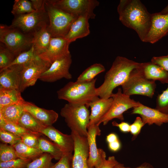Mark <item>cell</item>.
I'll use <instances>...</instances> for the list:
<instances>
[{
	"label": "cell",
	"instance_id": "d4e9b609",
	"mask_svg": "<svg viewBox=\"0 0 168 168\" xmlns=\"http://www.w3.org/2000/svg\"><path fill=\"white\" fill-rule=\"evenodd\" d=\"M21 93L16 89H0V109L12 105H23L26 101Z\"/></svg>",
	"mask_w": 168,
	"mask_h": 168
},
{
	"label": "cell",
	"instance_id": "e575fe53",
	"mask_svg": "<svg viewBox=\"0 0 168 168\" xmlns=\"http://www.w3.org/2000/svg\"><path fill=\"white\" fill-rule=\"evenodd\" d=\"M37 56L34 52V49L32 45L29 49L21 52L16 56L9 67L16 65H24Z\"/></svg>",
	"mask_w": 168,
	"mask_h": 168
},
{
	"label": "cell",
	"instance_id": "7dc6e473",
	"mask_svg": "<svg viewBox=\"0 0 168 168\" xmlns=\"http://www.w3.org/2000/svg\"><path fill=\"white\" fill-rule=\"evenodd\" d=\"M108 144L109 149L111 152H115L119 151L121 147V144L119 139Z\"/></svg>",
	"mask_w": 168,
	"mask_h": 168
},
{
	"label": "cell",
	"instance_id": "8d00e7d4",
	"mask_svg": "<svg viewBox=\"0 0 168 168\" xmlns=\"http://www.w3.org/2000/svg\"><path fill=\"white\" fill-rule=\"evenodd\" d=\"M42 135L40 133L30 132L22 136L21 140L24 144L29 147L39 148V139Z\"/></svg>",
	"mask_w": 168,
	"mask_h": 168
},
{
	"label": "cell",
	"instance_id": "ac0fdd59",
	"mask_svg": "<svg viewBox=\"0 0 168 168\" xmlns=\"http://www.w3.org/2000/svg\"><path fill=\"white\" fill-rule=\"evenodd\" d=\"M23 65H13L0 71V89L19 90Z\"/></svg>",
	"mask_w": 168,
	"mask_h": 168
},
{
	"label": "cell",
	"instance_id": "30bf717a",
	"mask_svg": "<svg viewBox=\"0 0 168 168\" xmlns=\"http://www.w3.org/2000/svg\"><path fill=\"white\" fill-rule=\"evenodd\" d=\"M45 22L49 23V19L45 8L30 13L15 16L10 26L20 30L25 34L33 36L35 31Z\"/></svg>",
	"mask_w": 168,
	"mask_h": 168
},
{
	"label": "cell",
	"instance_id": "f6af8a7d",
	"mask_svg": "<svg viewBox=\"0 0 168 168\" xmlns=\"http://www.w3.org/2000/svg\"><path fill=\"white\" fill-rule=\"evenodd\" d=\"M112 124L113 126L118 127L122 132L127 133L130 132V124L128 122H122L118 123L115 121H114Z\"/></svg>",
	"mask_w": 168,
	"mask_h": 168
},
{
	"label": "cell",
	"instance_id": "4dcf8cb0",
	"mask_svg": "<svg viewBox=\"0 0 168 168\" xmlns=\"http://www.w3.org/2000/svg\"><path fill=\"white\" fill-rule=\"evenodd\" d=\"M30 1L28 0H15L13 6L11 13L14 16L30 13L35 11Z\"/></svg>",
	"mask_w": 168,
	"mask_h": 168
},
{
	"label": "cell",
	"instance_id": "7bdbcfd3",
	"mask_svg": "<svg viewBox=\"0 0 168 168\" xmlns=\"http://www.w3.org/2000/svg\"><path fill=\"white\" fill-rule=\"evenodd\" d=\"M151 62L158 65L168 72V55L153 57L151 59Z\"/></svg>",
	"mask_w": 168,
	"mask_h": 168
},
{
	"label": "cell",
	"instance_id": "e0dca14e",
	"mask_svg": "<svg viewBox=\"0 0 168 168\" xmlns=\"http://www.w3.org/2000/svg\"><path fill=\"white\" fill-rule=\"evenodd\" d=\"M56 144L64 154L72 153L74 142L71 134H63L52 126L46 127L40 132Z\"/></svg>",
	"mask_w": 168,
	"mask_h": 168
},
{
	"label": "cell",
	"instance_id": "f35d334b",
	"mask_svg": "<svg viewBox=\"0 0 168 168\" xmlns=\"http://www.w3.org/2000/svg\"><path fill=\"white\" fill-rule=\"evenodd\" d=\"M30 161L18 158L7 161L0 162V168H25Z\"/></svg>",
	"mask_w": 168,
	"mask_h": 168
},
{
	"label": "cell",
	"instance_id": "f1b7e54d",
	"mask_svg": "<svg viewBox=\"0 0 168 168\" xmlns=\"http://www.w3.org/2000/svg\"><path fill=\"white\" fill-rule=\"evenodd\" d=\"M39 148L43 153L50 154L53 158L57 160H59L64 154L53 142L40 137L39 139Z\"/></svg>",
	"mask_w": 168,
	"mask_h": 168
},
{
	"label": "cell",
	"instance_id": "ab89813d",
	"mask_svg": "<svg viewBox=\"0 0 168 168\" xmlns=\"http://www.w3.org/2000/svg\"><path fill=\"white\" fill-rule=\"evenodd\" d=\"M0 139L3 143L8 144L13 146L21 140V137L1 128Z\"/></svg>",
	"mask_w": 168,
	"mask_h": 168
},
{
	"label": "cell",
	"instance_id": "d590c367",
	"mask_svg": "<svg viewBox=\"0 0 168 168\" xmlns=\"http://www.w3.org/2000/svg\"><path fill=\"white\" fill-rule=\"evenodd\" d=\"M156 102L155 108L168 115V86L165 90L158 95Z\"/></svg>",
	"mask_w": 168,
	"mask_h": 168
},
{
	"label": "cell",
	"instance_id": "3957f363",
	"mask_svg": "<svg viewBox=\"0 0 168 168\" xmlns=\"http://www.w3.org/2000/svg\"><path fill=\"white\" fill-rule=\"evenodd\" d=\"M96 80L94 78L89 82H69L57 91L58 98L70 103L85 105L88 108L91 103L99 98L95 87Z\"/></svg>",
	"mask_w": 168,
	"mask_h": 168
},
{
	"label": "cell",
	"instance_id": "44dd1931",
	"mask_svg": "<svg viewBox=\"0 0 168 168\" xmlns=\"http://www.w3.org/2000/svg\"><path fill=\"white\" fill-rule=\"evenodd\" d=\"M87 16L77 18L72 23L69 30L64 37L69 43L78 39L86 37L90 33L89 20Z\"/></svg>",
	"mask_w": 168,
	"mask_h": 168
},
{
	"label": "cell",
	"instance_id": "7a4b0ae2",
	"mask_svg": "<svg viewBox=\"0 0 168 168\" xmlns=\"http://www.w3.org/2000/svg\"><path fill=\"white\" fill-rule=\"evenodd\" d=\"M141 63L118 56L113 62L110 69L106 72L102 84L96 88L97 95L100 98L111 97L113 90L126 81L134 69L138 68Z\"/></svg>",
	"mask_w": 168,
	"mask_h": 168
},
{
	"label": "cell",
	"instance_id": "52a82bcc",
	"mask_svg": "<svg viewBox=\"0 0 168 168\" xmlns=\"http://www.w3.org/2000/svg\"><path fill=\"white\" fill-rule=\"evenodd\" d=\"M140 66L132 71L127 80L121 86L123 92L130 96L138 95L152 98L154 94L156 84L155 81L149 80L144 77Z\"/></svg>",
	"mask_w": 168,
	"mask_h": 168
},
{
	"label": "cell",
	"instance_id": "8fae6325",
	"mask_svg": "<svg viewBox=\"0 0 168 168\" xmlns=\"http://www.w3.org/2000/svg\"><path fill=\"white\" fill-rule=\"evenodd\" d=\"M49 63L38 56L23 65L21 72V82L19 91L23 92L27 87L34 85L42 74L50 66Z\"/></svg>",
	"mask_w": 168,
	"mask_h": 168
},
{
	"label": "cell",
	"instance_id": "681fc988",
	"mask_svg": "<svg viewBox=\"0 0 168 168\" xmlns=\"http://www.w3.org/2000/svg\"><path fill=\"white\" fill-rule=\"evenodd\" d=\"M117 135L114 133L109 134L106 137V140L108 143L115 141L119 139Z\"/></svg>",
	"mask_w": 168,
	"mask_h": 168
},
{
	"label": "cell",
	"instance_id": "cb8c5ba5",
	"mask_svg": "<svg viewBox=\"0 0 168 168\" xmlns=\"http://www.w3.org/2000/svg\"><path fill=\"white\" fill-rule=\"evenodd\" d=\"M140 68L147 79L162 83L168 84V72L157 65L151 62L141 63Z\"/></svg>",
	"mask_w": 168,
	"mask_h": 168
},
{
	"label": "cell",
	"instance_id": "74e56055",
	"mask_svg": "<svg viewBox=\"0 0 168 168\" xmlns=\"http://www.w3.org/2000/svg\"><path fill=\"white\" fill-rule=\"evenodd\" d=\"M0 128L11 132L21 137L26 134L32 132L26 130L18 124L6 120L5 123L0 126Z\"/></svg>",
	"mask_w": 168,
	"mask_h": 168
},
{
	"label": "cell",
	"instance_id": "f907efd6",
	"mask_svg": "<svg viewBox=\"0 0 168 168\" xmlns=\"http://www.w3.org/2000/svg\"><path fill=\"white\" fill-rule=\"evenodd\" d=\"M160 13L161 14H168V4L167 6L164 8Z\"/></svg>",
	"mask_w": 168,
	"mask_h": 168
},
{
	"label": "cell",
	"instance_id": "7c38bea8",
	"mask_svg": "<svg viewBox=\"0 0 168 168\" xmlns=\"http://www.w3.org/2000/svg\"><path fill=\"white\" fill-rule=\"evenodd\" d=\"M72 63L71 54L55 60L43 72L39 79L46 82H54L63 78L71 79L72 76L69 69Z\"/></svg>",
	"mask_w": 168,
	"mask_h": 168
},
{
	"label": "cell",
	"instance_id": "83f0119b",
	"mask_svg": "<svg viewBox=\"0 0 168 168\" xmlns=\"http://www.w3.org/2000/svg\"><path fill=\"white\" fill-rule=\"evenodd\" d=\"M18 158L33 160L39 157L43 153L39 148L29 147L20 140L13 146Z\"/></svg>",
	"mask_w": 168,
	"mask_h": 168
},
{
	"label": "cell",
	"instance_id": "277c9868",
	"mask_svg": "<svg viewBox=\"0 0 168 168\" xmlns=\"http://www.w3.org/2000/svg\"><path fill=\"white\" fill-rule=\"evenodd\" d=\"M88 108L85 105L68 103L61 109L60 112L71 131H75L81 136L86 137L90 114Z\"/></svg>",
	"mask_w": 168,
	"mask_h": 168
},
{
	"label": "cell",
	"instance_id": "ffe728a7",
	"mask_svg": "<svg viewBox=\"0 0 168 168\" xmlns=\"http://www.w3.org/2000/svg\"><path fill=\"white\" fill-rule=\"evenodd\" d=\"M23 105L25 110L29 112L45 127L52 126L58 119V114L53 110L41 108L34 104L26 101Z\"/></svg>",
	"mask_w": 168,
	"mask_h": 168
},
{
	"label": "cell",
	"instance_id": "836d02e7",
	"mask_svg": "<svg viewBox=\"0 0 168 168\" xmlns=\"http://www.w3.org/2000/svg\"><path fill=\"white\" fill-rule=\"evenodd\" d=\"M18 158L13 147L7 144H0V162L9 161Z\"/></svg>",
	"mask_w": 168,
	"mask_h": 168
},
{
	"label": "cell",
	"instance_id": "5b68a950",
	"mask_svg": "<svg viewBox=\"0 0 168 168\" xmlns=\"http://www.w3.org/2000/svg\"><path fill=\"white\" fill-rule=\"evenodd\" d=\"M33 36L10 26L0 25V41L16 56L31 48Z\"/></svg>",
	"mask_w": 168,
	"mask_h": 168
},
{
	"label": "cell",
	"instance_id": "7402d4cb",
	"mask_svg": "<svg viewBox=\"0 0 168 168\" xmlns=\"http://www.w3.org/2000/svg\"><path fill=\"white\" fill-rule=\"evenodd\" d=\"M48 23L45 22L39 27L33 35L32 46L35 55L38 56L46 50L51 37L47 29Z\"/></svg>",
	"mask_w": 168,
	"mask_h": 168
},
{
	"label": "cell",
	"instance_id": "d6986e66",
	"mask_svg": "<svg viewBox=\"0 0 168 168\" xmlns=\"http://www.w3.org/2000/svg\"><path fill=\"white\" fill-rule=\"evenodd\" d=\"M132 114L140 115L144 125H149L154 124L160 126L168 123V115L158 110L151 108L142 104L138 107L133 108Z\"/></svg>",
	"mask_w": 168,
	"mask_h": 168
},
{
	"label": "cell",
	"instance_id": "f546056e",
	"mask_svg": "<svg viewBox=\"0 0 168 168\" xmlns=\"http://www.w3.org/2000/svg\"><path fill=\"white\" fill-rule=\"evenodd\" d=\"M105 70V67L101 64L94 63L84 71L77 77L76 82H90L97 75Z\"/></svg>",
	"mask_w": 168,
	"mask_h": 168
},
{
	"label": "cell",
	"instance_id": "4316f807",
	"mask_svg": "<svg viewBox=\"0 0 168 168\" xmlns=\"http://www.w3.org/2000/svg\"><path fill=\"white\" fill-rule=\"evenodd\" d=\"M18 125L26 130L33 133H40L46 127L25 110L19 120Z\"/></svg>",
	"mask_w": 168,
	"mask_h": 168
},
{
	"label": "cell",
	"instance_id": "5bb4252c",
	"mask_svg": "<svg viewBox=\"0 0 168 168\" xmlns=\"http://www.w3.org/2000/svg\"><path fill=\"white\" fill-rule=\"evenodd\" d=\"M74 142L72 168H90L87 163L89 146L87 137L81 136L75 131H71Z\"/></svg>",
	"mask_w": 168,
	"mask_h": 168
},
{
	"label": "cell",
	"instance_id": "bcb514c9",
	"mask_svg": "<svg viewBox=\"0 0 168 168\" xmlns=\"http://www.w3.org/2000/svg\"><path fill=\"white\" fill-rule=\"evenodd\" d=\"M30 1L35 11L41 10L45 8V0H31Z\"/></svg>",
	"mask_w": 168,
	"mask_h": 168
},
{
	"label": "cell",
	"instance_id": "8992f818",
	"mask_svg": "<svg viewBox=\"0 0 168 168\" xmlns=\"http://www.w3.org/2000/svg\"><path fill=\"white\" fill-rule=\"evenodd\" d=\"M45 7L49 19L47 29L53 37H64L73 21L78 17L56 7L45 1Z\"/></svg>",
	"mask_w": 168,
	"mask_h": 168
},
{
	"label": "cell",
	"instance_id": "9c48e42d",
	"mask_svg": "<svg viewBox=\"0 0 168 168\" xmlns=\"http://www.w3.org/2000/svg\"><path fill=\"white\" fill-rule=\"evenodd\" d=\"M53 6L77 17L87 16L95 18L94 9L99 5L96 0H48Z\"/></svg>",
	"mask_w": 168,
	"mask_h": 168
},
{
	"label": "cell",
	"instance_id": "ee69618b",
	"mask_svg": "<svg viewBox=\"0 0 168 168\" xmlns=\"http://www.w3.org/2000/svg\"><path fill=\"white\" fill-rule=\"evenodd\" d=\"M118 162L114 156H110L97 168H113Z\"/></svg>",
	"mask_w": 168,
	"mask_h": 168
},
{
	"label": "cell",
	"instance_id": "484cf974",
	"mask_svg": "<svg viewBox=\"0 0 168 168\" xmlns=\"http://www.w3.org/2000/svg\"><path fill=\"white\" fill-rule=\"evenodd\" d=\"M24 111L23 105L14 104L0 109V114L6 121L18 124L19 120Z\"/></svg>",
	"mask_w": 168,
	"mask_h": 168
},
{
	"label": "cell",
	"instance_id": "2e32d148",
	"mask_svg": "<svg viewBox=\"0 0 168 168\" xmlns=\"http://www.w3.org/2000/svg\"><path fill=\"white\" fill-rule=\"evenodd\" d=\"M168 34V14H152V24L144 42L154 44Z\"/></svg>",
	"mask_w": 168,
	"mask_h": 168
},
{
	"label": "cell",
	"instance_id": "4fadbf2b",
	"mask_svg": "<svg viewBox=\"0 0 168 168\" xmlns=\"http://www.w3.org/2000/svg\"><path fill=\"white\" fill-rule=\"evenodd\" d=\"M87 139L89 146L87 163L90 168H97L106 159L105 152L97 147L96 138L101 134L99 126L94 124L87 127Z\"/></svg>",
	"mask_w": 168,
	"mask_h": 168
},
{
	"label": "cell",
	"instance_id": "c3c4849f",
	"mask_svg": "<svg viewBox=\"0 0 168 168\" xmlns=\"http://www.w3.org/2000/svg\"><path fill=\"white\" fill-rule=\"evenodd\" d=\"M113 168H154L150 164L147 162H145L140 166L135 168H131L126 167L124 165L118 162Z\"/></svg>",
	"mask_w": 168,
	"mask_h": 168
},
{
	"label": "cell",
	"instance_id": "9a60e30c",
	"mask_svg": "<svg viewBox=\"0 0 168 168\" xmlns=\"http://www.w3.org/2000/svg\"><path fill=\"white\" fill-rule=\"evenodd\" d=\"M70 44L64 37H52L47 49L38 56L51 65L56 60L70 54Z\"/></svg>",
	"mask_w": 168,
	"mask_h": 168
},
{
	"label": "cell",
	"instance_id": "60d3db41",
	"mask_svg": "<svg viewBox=\"0 0 168 168\" xmlns=\"http://www.w3.org/2000/svg\"><path fill=\"white\" fill-rule=\"evenodd\" d=\"M73 155L72 153L64 154L58 161L51 168H72Z\"/></svg>",
	"mask_w": 168,
	"mask_h": 168
},
{
	"label": "cell",
	"instance_id": "1f68e13d",
	"mask_svg": "<svg viewBox=\"0 0 168 168\" xmlns=\"http://www.w3.org/2000/svg\"><path fill=\"white\" fill-rule=\"evenodd\" d=\"M53 159L50 154L44 153L29 162L25 168H51L54 165L52 162Z\"/></svg>",
	"mask_w": 168,
	"mask_h": 168
},
{
	"label": "cell",
	"instance_id": "d6a6232c",
	"mask_svg": "<svg viewBox=\"0 0 168 168\" xmlns=\"http://www.w3.org/2000/svg\"><path fill=\"white\" fill-rule=\"evenodd\" d=\"M15 55L3 44H0V71L8 67L13 62Z\"/></svg>",
	"mask_w": 168,
	"mask_h": 168
},
{
	"label": "cell",
	"instance_id": "ba28073f",
	"mask_svg": "<svg viewBox=\"0 0 168 168\" xmlns=\"http://www.w3.org/2000/svg\"><path fill=\"white\" fill-rule=\"evenodd\" d=\"M113 101L111 106L107 113L98 123L99 126L103 123L106 125L110 120L117 119L121 121L124 120V113L128 109L141 105L142 104L131 99L130 96L124 94L120 88H119L117 92L113 93L111 97Z\"/></svg>",
	"mask_w": 168,
	"mask_h": 168
},
{
	"label": "cell",
	"instance_id": "603a6c76",
	"mask_svg": "<svg viewBox=\"0 0 168 168\" xmlns=\"http://www.w3.org/2000/svg\"><path fill=\"white\" fill-rule=\"evenodd\" d=\"M113 101V99L112 97L108 99L99 98L90 104L89 107L91 108V113L88 126L97 124L108 111Z\"/></svg>",
	"mask_w": 168,
	"mask_h": 168
},
{
	"label": "cell",
	"instance_id": "b9f144b4",
	"mask_svg": "<svg viewBox=\"0 0 168 168\" xmlns=\"http://www.w3.org/2000/svg\"><path fill=\"white\" fill-rule=\"evenodd\" d=\"M144 125L140 117H137L134 122L130 125V132L132 135V141L136 139Z\"/></svg>",
	"mask_w": 168,
	"mask_h": 168
},
{
	"label": "cell",
	"instance_id": "6da1fadb",
	"mask_svg": "<svg viewBox=\"0 0 168 168\" xmlns=\"http://www.w3.org/2000/svg\"><path fill=\"white\" fill-rule=\"evenodd\" d=\"M117 10L122 24L134 30L144 42L151 27L152 14L139 0H121Z\"/></svg>",
	"mask_w": 168,
	"mask_h": 168
}]
</instances>
